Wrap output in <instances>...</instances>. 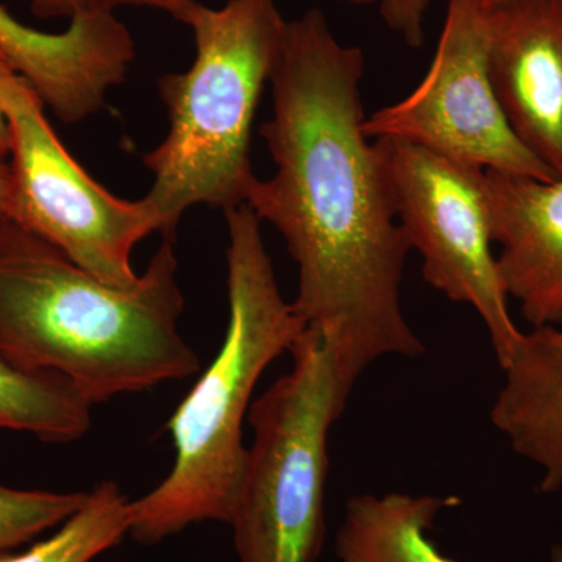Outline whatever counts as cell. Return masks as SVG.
Listing matches in <instances>:
<instances>
[{
	"label": "cell",
	"instance_id": "obj_1",
	"mask_svg": "<svg viewBox=\"0 0 562 562\" xmlns=\"http://www.w3.org/2000/svg\"><path fill=\"white\" fill-rule=\"evenodd\" d=\"M364 52L336 38L319 9L286 22L261 125L276 172L247 192L297 265L292 308L317 328L353 382L384 357L424 344L402 308L412 250L375 140L362 124Z\"/></svg>",
	"mask_w": 562,
	"mask_h": 562
},
{
	"label": "cell",
	"instance_id": "obj_2",
	"mask_svg": "<svg viewBox=\"0 0 562 562\" xmlns=\"http://www.w3.org/2000/svg\"><path fill=\"white\" fill-rule=\"evenodd\" d=\"M183 308L173 241L136 284L117 288L13 222L0 225V355L65 376L92 405L201 371L179 330Z\"/></svg>",
	"mask_w": 562,
	"mask_h": 562
},
{
	"label": "cell",
	"instance_id": "obj_3",
	"mask_svg": "<svg viewBox=\"0 0 562 562\" xmlns=\"http://www.w3.org/2000/svg\"><path fill=\"white\" fill-rule=\"evenodd\" d=\"M224 214L227 335L169 420L172 471L149 494L131 502L128 535L136 542L157 543L205 520L231 525L246 465L243 425L251 394L262 372L306 328L281 295L257 214L246 203Z\"/></svg>",
	"mask_w": 562,
	"mask_h": 562
},
{
	"label": "cell",
	"instance_id": "obj_4",
	"mask_svg": "<svg viewBox=\"0 0 562 562\" xmlns=\"http://www.w3.org/2000/svg\"><path fill=\"white\" fill-rule=\"evenodd\" d=\"M286 22L277 0H228L221 9L199 2L192 11L187 25L194 33V63L158 80L169 132L143 158L154 173L144 201L168 241L192 206L225 211L246 203L257 177L251 127Z\"/></svg>",
	"mask_w": 562,
	"mask_h": 562
},
{
	"label": "cell",
	"instance_id": "obj_5",
	"mask_svg": "<svg viewBox=\"0 0 562 562\" xmlns=\"http://www.w3.org/2000/svg\"><path fill=\"white\" fill-rule=\"evenodd\" d=\"M290 351L291 371L247 416L254 442L231 522L239 562H316L324 543L328 436L355 382L317 328Z\"/></svg>",
	"mask_w": 562,
	"mask_h": 562
},
{
	"label": "cell",
	"instance_id": "obj_6",
	"mask_svg": "<svg viewBox=\"0 0 562 562\" xmlns=\"http://www.w3.org/2000/svg\"><path fill=\"white\" fill-rule=\"evenodd\" d=\"M0 103L10 136L7 220L111 286L132 288L139 279L132 251L158 232L147 202L124 201L92 179L63 146L38 95L18 74L0 85Z\"/></svg>",
	"mask_w": 562,
	"mask_h": 562
},
{
	"label": "cell",
	"instance_id": "obj_7",
	"mask_svg": "<svg viewBox=\"0 0 562 562\" xmlns=\"http://www.w3.org/2000/svg\"><path fill=\"white\" fill-rule=\"evenodd\" d=\"M395 209L428 284L472 306L490 333L501 368L524 331L509 314L508 294L492 251L486 169L408 143L375 139Z\"/></svg>",
	"mask_w": 562,
	"mask_h": 562
},
{
	"label": "cell",
	"instance_id": "obj_8",
	"mask_svg": "<svg viewBox=\"0 0 562 562\" xmlns=\"http://www.w3.org/2000/svg\"><path fill=\"white\" fill-rule=\"evenodd\" d=\"M369 139H402L486 171L560 179L520 143L492 87L483 0H449L430 69L412 94L366 117Z\"/></svg>",
	"mask_w": 562,
	"mask_h": 562
},
{
	"label": "cell",
	"instance_id": "obj_9",
	"mask_svg": "<svg viewBox=\"0 0 562 562\" xmlns=\"http://www.w3.org/2000/svg\"><path fill=\"white\" fill-rule=\"evenodd\" d=\"M484 9L492 87L509 127L562 177V0H503Z\"/></svg>",
	"mask_w": 562,
	"mask_h": 562
},
{
	"label": "cell",
	"instance_id": "obj_10",
	"mask_svg": "<svg viewBox=\"0 0 562 562\" xmlns=\"http://www.w3.org/2000/svg\"><path fill=\"white\" fill-rule=\"evenodd\" d=\"M492 241L508 297L531 327H562V177L484 173Z\"/></svg>",
	"mask_w": 562,
	"mask_h": 562
},
{
	"label": "cell",
	"instance_id": "obj_11",
	"mask_svg": "<svg viewBox=\"0 0 562 562\" xmlns=\"http://www.w3.org/2000/svg\"><path fill=\"white\" fill-rule=\"evenodd\" d=\"M491 419L520 457L542 471L541 491L562 487V327L522 333L503 366Z\"/></svg>",
	"mask_w": 562,
	"mask_h": 562
},
{
	"label": "cell",
	"instance_id": "obj_12",
	"mask_svg": "<svg viewBox=\"0 0 562 562\" xmlns=\"http://www.w3.org/2000/svg\"><path fill=\"white\" fill-rule=\"evenodd\" d=\"M457 505L460 498L436 495H355L336 535V557L341 562H457L428 538L438 514Z\"/></svg>",
	"mask_w": 562,
	"mask_h": 562
},
{
	"label": "cell",
	"instance_id": "obj_13",
	"mask_svg": "<svg viewBox=\"0 0 562 562\" xmlns=\"http://www.w3.org/2000/svg\"><path fill=\"white\" fill-rule=\"evenodd\" d=\"M0 55L47 106H61L83 91L94 72L98 44L83 22L66 31H35L0 5Z\"/></svg>",
	"mask_w": 562,
	"mask_h": 562
},
{
	"label": "cell",
	"instance_id": "obj_14",
	"mask_svg": "<svg viewBox=\"0 0 562 562\" xmlns=\"http://www.w3.org/2000/svg\"><path fill=\"white\" fill-rule=\"evenodd\" d=\"M92 403L65 376L29 371L0 355V430L40 441H79L91 428Z\"/></svg>",
	"mask_w": 562,
	"mask_h": 562
},
{
	"label": "cell",
	"instance_id": "obj_15",
	"mask_svg": "<svg viewBox=\"0 0 562 562\" xmlns=\"http://www.w3.org/2000/svg\"><path fill=\"white\" fill-rule=\"evenodd\" d=\"M128 532L131 501L116 483L103 482L54 535L24 552L0 554V562H91Z\"/></svg>",
	"mask_w": 562,
	"mask_h": 562
},
{
	"label": "cell",
	"instance_id": "obj_16",
	"mask_svg": "<svg viewBox=\"0 0 562 562\" xmlns=\"http://www.w3.org/2000/svg\"><path fill=\"white\" fill-rule=\"evenodd\" d=\"M87 498L88 492L25 491L0 484V554L60 527Z\"/></svg>",
	"mask_w": 562,
	"mask_h": 562
},
{
	"label": "cell",
	"instance_id": "obj_17",
	"mask_svg": "<svg viewBox=\"0 0 562 562\" xmlns=\"http://www.w3.org/2000/svg\"><path fill=\"white\" fill-rule=\"evenodd\" d=\"M33 16L40 20H68L92 13H114L121 7H139L169 14L188 24L198 0H29Z\"/></svg>",
	"mask_w": 562,
	"mask_h": 562
},
{
	"label": "cell",
	"instance_id": "obj_18",
	"mask_svg": "<svg viewBox=\"0 0 562 562\" xmlns=\"http://www.w3.org/2000/svg\"><path fill=\"white\" fill-rule=\"evenodd\" d=\"M431 0H379L380 13L392 32L401 35L413 49L425 38V18Z\"/></svg>",
	"mask_w": 562,
	"mask_h": 562
},
{
	"label": "cell",
	"instance_id": "obj_19",
	"mask_svg": "<svg viewBox=\"0 0 562 562\" xmlns=\"http://www.w3.org/2000/svg\"><path fill=\"white\" fill-rule=\"evenodd\" d=\"M10 162L9 154L0 149V225L7 221V203H9Z\"/></svg>",
	"mask_w": 562,
	"mask_h": 562
},
{
	"label": "cell",
	"instance_id": "obj_20",
	"mask_svg": "<svg viewBox=\"0 0 562 562\" xmlns=\"http://www.w3.org/2000/svg\"><path fill=\"white\" fill-rule=\"evenodd\" d=\"M11 74L14 72L13 69L10 68L9 63L5 61V58L0 55V85L3 83V80L9 79ZM9 124H7L5 114H3L2 103H0V149H3L9 154Z\"/></svg>",
	"mask_w": 562,
	"mask_h": 562
},
{
	"label": "cell",
	"instance_id": "obj_21",
	"mask_svg": "<svg viewBox=\"0 0 562 562\" xmlns=\"http://www.w3.org/2000/svg\"><path fill=\"white\" fill-rule=\"evenodd\" d=\"M550 562H562V547H553L552 553H550Z\"/></svg>",
	"mask_w": 562,
	"mask_h": 562
},
{
	"label": "cell",
	"instance_id": "obj_22",
	"mask_svg": "<svg viewBox=\"0 0 562 562\" xmlns=\"http://www.w3.org/2000/svg\"><path fill=\"white\" fill-rule=\"evenodd\" d=\"M344 2L353 3V5H372V3H376L379 0H344Z\"/></svg>",
	"mask_w": 562,
	"mask_h": 562
},
{
	"label": "cell",
	"instance_id": "obj_23",
	"mask_svg": "<svg viewBox=\"0 0 562 562\" xmlns=\"http://www.w3.org/2000/svg\"><path fill=\"white\" fill-rule=\"evenodd\" d=\"M498 2H503V0H483L484 7L495 5Z\"/></svg>",
	"mask_w": 562,
	"mask_h": 562
}]
</instances>
